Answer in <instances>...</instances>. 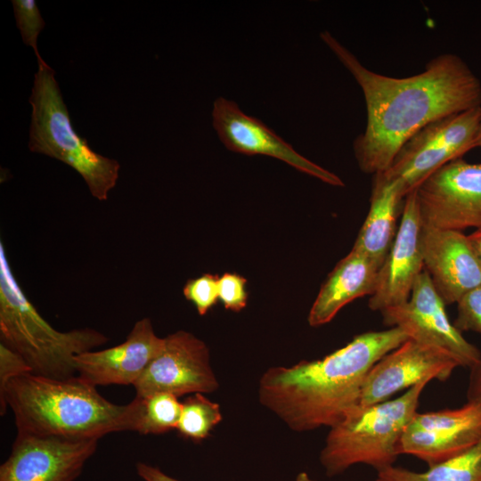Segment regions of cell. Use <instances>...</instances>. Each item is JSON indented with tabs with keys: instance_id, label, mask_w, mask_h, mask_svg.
Returning <instances> with one entry per match:
<instances>
[{
	"instance_id": "1",
	"label": "cell",
	"mask_w": 481,
	"mask_h": 481,
	"mask_svg": "<svg viewBox=\"0 0 481 481\" xmlns=\"http://www.w3.org/2000/svg\"><path fill=\"white\" fill-rule=\"evenodd\" d=\"M320 37L363 94L366 126L353 149L366 174L387 170L402 144L428 123L481 107V82L454 53L437 55L419 74L393 77L367 69L329 31Z\"/></svg>"
},
{
	"instance_id": "2",
	"label": "cell",
	"mask_w": 481,
	"mask_h": 481,
	"mask_svg": "<svg viewBox=\"0 0 481 481\" xmlns=\"http://www.w3.org/2000/svg\"><path fill=\"white\" fill-rule=\"evenodd\" d=\"M407 339L397 327L367 331L322 359L271 367L260 377L259 402L293 431L330 428L359 405L372 366Z\"/></svg>"
},
{
	"instance_id": "3",
	"label": "cell",
	"mask_w": 481,
	"mask_h": 481,
	"mask_svg": "<svg viewBox=\"0 0 481 481\" xmlns=\"http://www.w3.org/2000/svg\"><path fill=\"white\" fill-rule=\"evenodd\" d=\"M14 414L17 432L41 436L100 439L129 430V405L113 404L77 375L52 379L25 373L0 396V412Z\"/></svg>"
},
{
	"instance_id": "4",
	"label": "cell",
	"mask_w": 481,
	"mask_h": 481,
	"mask_svg": "<svg viewBox=\"0 0 481 481\" xmlns=\"http://www.w3.org/2000/svg\"><path fill=\"white\" fill-rule=\"evenodd\" d=\"M1 343L20 354L31 373L52 379L77 375L76 355L107 343L108 338L92 328L60 331L37 310L14 276L0 241Z\"/></svg>"
},
{
	"instance_id": "5",
	"label": "cell",
	"mask_w": 481,
	"mask_h": 481,
	"mask_svg": "<svg viewBox=\"0 0 481 481\" xmlns=\"http://www.w3.org/2000/svg\"><path fill=\"white\" fill-rule=\"evenodd\" d=\"M428 382L412 387L395 399L358 405L330 428L319 456L326 475H339L356 464L371 466L378 472L393 466L402 434L416 414Z\"/></svg>"
},
{
	"instance_id": "6",
	"label": "cell",
	"mask_w": 481,
	"mask_h": 481,
	"mask_svg": "<svg viewBox=\"0 0 481 481\" xmlns=\"http://www.w3.org/2000/svg\"><path fill=\"white\" fill-rule=\"evenodd\" d=\"M32 108L29 149L58 159L77 171L92 196L103 201L115 187L120 165L91 149L73 128L68 108L48 65H38L29 97Z\"/></svg>"
},
{
	"instance_id": "7",
	"label": "cell",
	"mask_w": 481,
	"mask_h": 481,
	"mask_svg": "<svg viewBox=\"0 0 481 481\" xmlns=\"http://www.w3.org/2000/svg\"><path fill=\"white\" fill-rule=\"evenodd\" d=\"M481 107L432 121L410 136L384 172L374 175L396 185L404 197L445 164L477 147Z\"/></svg>"
},
{
	"instance_id": "8",
	"label": "cell",
	"mask_w": 481,
	"mask_h": 481,
	"mask_svg": "<svg viewBox=\"0 0 481 481\" xmlns=\"http://www.w3.org/2000/svg\"><path fill=\"white\" fill-rule=\"evenodd\" d=\"M413 191L424 226L460 232L481 228V163L452 160Z\"/></svg>"
},
{
	"instance_id": "9",
	"label": "cell",
	"mask_w": 481,
	"mask_h": 481,
	"mask_svg": "<svg viewBox=\"0 0 481 481\" xmlns=\"http://www.w3.org/2000/svg\"><path fill=\"white\" fill-rule=\"evenodd\" d=\"M445 306L424 269L408 300L380 313L386 326L400 328L409 338L442 349L470 369L481 359V352L451 322Z\"/></svg>"
},
{
	"instance_id": "10",
	"label": "cell",
	"mask_w": 481,
	"mask_h": 481,
	"mask_svg": "<svg viewBox=\"0 0 481 481\" xmlns=\"http://www.w3.org/2000/svg\"><path fill=\"white\" fill-rule=\"evenodd\" d=\"M161 352L133 385L137 396L158 392L177 397L209 394L219 388L206 343L185 330L169 334Z\"/></svg>"
},
{
	"instance_id": "11",
	"label": "cell",
	"mask_w": 481,
	"mask_h": 481,
	"mask_svg": "<svg viewBox=\"0 0 481 481\" xmlns=\"http://www.w3.org/2000/svg\"><path fill=\"white\" fill-rule=\"evenodd\" d=\"M98 441L17 432L0 466V481H75L97 450Z\"/></svg>"
},
{
	"instance_id": "12",
	"label": "cell",
	"mask_w": 481,
	"mask_h": 481,
	"mask_svg": "<svg viewBox=\"0 0 481 481\" xmlns=\"http://www.w3.org/2000/svg\"><path fill=\"white\" fill-rule=\"evenodd\" d=\"M481 439V405L467 402L455 409L416 412L405 427L398 454H410L428 468L473 446Z\"/></svg>"
},
{
	"instance_id": "13",
	"label": "cell",
	"mask_w": 481,
	"mask_h": 481,
	"mask_svg": "<svg viewBox=\"0 0 481 481\" xmlns=\"http://www.w3.org/2000/svg\"><path fill=\"white\" fill-rule=\"evenodd\" d=\"M211 115L213 127L228 150L275 158L323 183L344 185L337 175L299 154L260 119L245 114L235 102L216 98Z\"/></svg>"
},
{
	"instance_id": "14",
	"label": "cell",
	"mask_w": 481,
	"mask_h": 481,
	"mask_svg": "<svg viewBox=\"0 0 481 481\" xmlns=\"http://www.w3.org/2000/svg\"><path fill=\"white\" fill-rule=\"evenodd\" d=\"M459 366V362L449 353L409 338L370 370L359 405L387 401L394 394L425 380L445 381Z\"/></svg>"
},
{
	"instance_id": "15",
	"label": "cell",
	"mask_w": 481,
	"mask_h": 481,
	"mask_svg": "<svg viewBox=\"0 0 481 481\" xmlns=\"http://www.w3.org/2000/svg\"><path fill=\"white\" fill-rule=\"evenodd\" d=\"M422 221L415 192L404 199L394 241L380 266L368 306L381 312L408 300L413 285L424 270L420 247Z\"/></svg>"
},
{
	"instance_id": "16",
	"label": "cell",
	"mask_w": 481,
	"mask_h": 481,
	"mask_svg": "<svg viewBox=\"0 0 481 481\" xmlns=\"http://www.w3.org/2000/svg\"><path fill=\"white\" fill-rule=\"evenodd\" d=\"M164 344V338L155 333L151 319H140L121 344L76 355L77 375L95 387L134 385Z\"/></svg>"
},
{
	"instance_id": "17",
	"label": "cell",
	"mask_w": 481,
	"mask_h": 481,
	"mask_svg": "<svg viewBox=\"0 0 481 481\" xmlns=\"http://www.w3.org/2000/svg\"><path fill=\"white\" fill-rule=\"evenodd\" d=\"M420 247L424 269L445 305L481 285L480 265L461 232L423 225Z\"/></svg>"
},
{
	"instance_id": "18",
	"label": "cell",
	"mask_w": 481,
	"mask_h": 481,
	"mask_svg": "<svg viewBox=\"0 0 481 481\" xmlns=\"http://www.w3.org/2000/svg\"><path fill=\"white\" fill-rule=\"evenodd\" d=\"M380 265L366 255L351 249L329 273L309 311L310 326L330 322L353 300L371 296Z\"/></svg>"
},
{
	"instance_id": "19",
	"label": "cell",
	"mask_w": 481,
	"mask_h": 481,
	"mask_svg": "<svg viewBox=\"0 0 481 481\" xmlns=\"http://www.w3.org/2000/svg\"><path fill=\"white\" fill-rule=\"evenodd\" d=\"M404 199L396 185L373 176L370 208L352 249L381 266L395 237Z\"/></svg>"
},
{
	"instance_id": "20",
	"label": "cell",
	"mask_w": 481,
	"mask_h": 481,
	"mask_svg": "<svg viewBox=\"0 0 481 481\" xmlns=\"http://www.w3.org/2000/svg\"><path fill=\"white\" fill-rule=\"evenodd\" d=\"M388 481H481V439L463 452L425 472L391 466L378 472Z\"/></svg>"
},
{
	"instance_id": "21",
	"label": "cell",
	"mask_w": 481,
	"mask_h": 481,
	"mask_svg": "<svg viewBox=\"0 0 481 481\" xmlns=\"http://www.w3.org/2000/svg\"><path fill=\"white\" fill-rule=\"evenodd\" d=\"M128 405L129 431L159 435L177 428L182 403L172 394L158 392L144 396L135 395Z\"/></svg>"
},
{
	"instance_id": "22",
	"label": "cell",
	"mask_w": 481,
	"mask_h": 481,
	"mask_svg": "<svg viewBox=\"0 0 481 481\" xmlns=\"http://www.w3.org/2000/svg\"><path fill=\"white\" fill-rule=\"evenodd\" d=\"M220 405L201 393L192 394L182 402L176 429L181 436L195 442L207 438L222 420Z\"/></svg>"
},
{
	"instance_id": "23",
	"label": "cell",
	"mask_w": 481,
	"mask_h": 481,
	"mask_svg": "<svg viewBox=\"0 0 481 481\" xmlns=\"http://www.w3.org/2000/svg\"><path fill=\"white\" fill-rule=\"evenodd\" d=\"M12 4L17 28L20 31L23 43L32 47L38 65H46L47 63L41 57L37 48L38 36L45 27V22L41 16L36 1L12 0Z\"/></svg>"
},
{
	"instance_id": "24",
	"label": "cell",
	"mask_w": 481,
	"mask_h": 481,
	"mask_svg": "<svg viewBox=\"0 0 481 481\" xmlns=\"http://www.w3.org/2000/svg\"><path fill=\"white\" fill-rule=\"evenodd\" d=\"M219 277L204 273L187 281L183 289L184 298L196 308L200 315H205L217 302Z\"/></svg>"
},
{
	"instance_id": "25",
	"label": "cell",
	"mask_w": 481,
	"mask_h": 481,
	"mask_svg": "<svg viewBox=\"0 0 481 481\" xmlns=\"http://www.w3.org/2000/svg\"><path fill=\"white\" fill-rule=\"evenodd\" d=\"M456 304L454 326L461 332L481 333V285L466 293Z\"/></svg>"
},
{
	"instance_id": "26",
	"label": "cell",
	"mask_w": 481,
	"mask_h": 481,
	"mask_svg": "<svg viewBox=\"0 0 481 481\" xmlns=\"http://www.w3.org/2000/svg\"><path fill=\"white\" fill-rule=\"evenodd\" d=\"M247 280L234 273H225L218 281V298L225 309L240 312L246 307L248 291Z\"/></svg>"
},
{
	"instance_id": "27",
	"label": "cell",
	"mask_w": 481,
	"mask_h": 481,
	"mask_svg": "<svg viewBox=\"0 0 481 481\" xmlns=\"http://www.w3.org/2000/svg\"><path fill=\"white\" fill-rule=\"evenodd\" d=\"M31 372L26 360L17 352L0 342V396L7 384L15 377Z\"/></svg>"
},
{
	"instance_id": "28",
	"label": "cell",
	"mask_w": 481,
	"mask_h": 481,
	"mask_svg": "<svg viewBox=\"0 0 481 481\" xmlns=\"http://www.w3.org/2000/svg\"><path fill=\"white\" fill-rule=\"evenodd\" d=\"M467 402L481 405V359L470 368Z\"/></svg>"
},
{
	"instance_id": "29",
	"label": "cell",
	"mask_w": 481,
	"mask_h": 481,
	"mask_svg": "<svg viewBox=\"0 0 481 481\" xmlns=\"http://www.w3.org/2000/svg\"><path fill=\"white\" fill-rule=\"evenodd\" d=\"M136 472L144 481H180L167 475L159 468L143 462L136 463Z\"/></svg>"
},
{
	"instance_id": "30",
	"label": "cell",
	"mask_w": 481,
	"mask_h": 481,
	"mask_svg": "<svg viewBox=\"0 0 481 481\" xmlns=\"http://www.w3.org/2000/svg\"><path fill=\"white\" fill-rule=\"evenodd\" d=\"M468 239L481 267V228L468 235Z\"/></svg>"
},
{
	"instance_id": "31",
	"label": "cell",
	"mask_w": 481,
	"mask_h": 481,
	"mask_svg": "<svg viewBox=\"0 0 481 481\" xmlns=\"http://www.w3.org/2000/svg\"><path fill=\"white\" fill-rule=\"evenodd\" d=\"M294 481H316V480L312 478L307 472L301 471L296 476Z\"/></svg>"
},
{
	"instance_id": "32",
	"label": "cell",
	"mask_w": 481,
	"mask_h": 481,
	"mask_svg": "<svg viewBox=\"0 0 481 481\" xmlns=\"http://www.w3.org/2000/svg\"><path fill=\"white\" fill-rule=\"evenodd\" d=\"M477 147L481 148V118L479 122V127H478V133H477Z\"/></svg>"
},
{
	"instance_id": "33",
	"label": "cell",
	"mask_w": 481,
	"mask_h": 481,
	"mask_svg": "<svg viewBox=\"0 0 481 481\" xmlns=\"http://www.w3.org/2000/svg\"><path fill=\"white\" fill-rule=\"evenodd\" d=\"M375 481H388V480L383 477H378V478Z\"/></svg>"
}]
</instances>
